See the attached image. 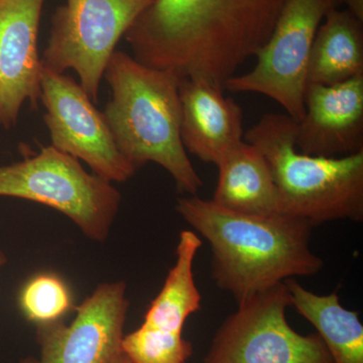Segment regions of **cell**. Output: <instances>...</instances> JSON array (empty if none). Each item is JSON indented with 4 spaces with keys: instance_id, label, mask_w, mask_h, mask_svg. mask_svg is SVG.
<instances>
[{
    "instance_id": "ac0fdd59",
    "label": "cell",
    "mask_w": 363,
    "mask_h": 363,
    "mask_svg": "<svg viewBox=\"0 0 363 363\" xmlns=\"http://www.w3.org/2000/svg\"><path fill=\"white\" fill-rule=\"evenodd\" d=\"M20 306L26 319L35 325L58 321L73 308L68 286L51 274H39L26 284Z\"/></svg>"
},
{
    "instance_id": "8992f818",
    "label": "cell",
    "mask_w": 363,
    "mask_h": 363,
    "mask_svg": "<svg viewBox=\"0 0 363 363\" xmlns=\"http://www.w3.org/2000/svg\"><path fill=\"white\" fill-rule=\"evenodd\" d=\"M154 0H67L52 16L42 62L58 73L74 70L95 104L117 43Z\"/></svg>"
},
{
    "instance_id": "2e32d148",
    "label": "cell",
    "mask_w": 363,
    "mask_h": 363,
    "mask_svg": "<svg viewBox=\"0 0 363 363\" xmlns=\"http://www.w3.org/2000/svg\"><path fill=\"white\" fill-rule=\"evenodd\" d=\"M363 76V23L332 7L318 28L308 67V85L330 86Z\"/></svg>"
},
{
    "instance_id": "4fadbf2b",
    "label": "cell",
    "mask_w": 363,
    "mask_h": 363,
    "mask_svg": "<svg viewBox=\"0 0 363 363\" xmlns=\"http://www.w3.org/2000/svg\"><path fill=\"white\" fill-rule=\"evenodd\" d=\"M295 142L298 152L309 156L363 152V76L335 85H308Z\"/></svg>"
},
{
    "instance_id": "9c48e42d",
    "label": "cell",
    "mask_w": 363,
    "mask_h": 363,
    "mask_svg": "<svg viewBox=\"0 0 363 363\" xmlns=\"http://www.w3.org/2000/svg\"><path fill=\"white\" fill-rule=\"evenodd\" d=\"M40 101L52 147L89 166L105 180L123 183L138 169L117 149L116 140L100 112L80 83L43 64Z\"/></svg>"
},
{
    "instance_id": "3957f363",
    "label": "cell",
    "mask_w": 363,
    "mask_h": 363,
    "mask_svg": "<svg viewBox=\"0 0 363 363\" xmlns=\"http://www.w3.org/2000/svg\"><path fill=\"white\" fill-rule=\"evenodd\" d=\"M104 77L111 88L104 116L121 155L138 169L156 162L180 192L196 195L203 182L182 142L180 80L121 51L112 54Z\"/></svg>"
},
{
    "instance_id": "5b68a950",
    "label": "cell",
    "mask_w": 363,
    "mask_h": 363,
    "mask_svg": "<svg viewBox=\"0 0 363 363\" xmlns=\"http://www.w3.org/2000/svg\"><path fill=\"white\" fill-rule=\"evenodd\" d=\"M0 196L51 207L97 242L108 238L121 203V192L111 182L88 173L78 159L52 145L0 166Z\"/></svg>"
},
{
    "instance_id": "8fae6325",
    "label": "cell",
    "mask_w": 363,
    "mask_h": 363,
    "mask_svg": "<svg viewBox=\"0 0 363 363\" xmlns=\"http://www.w3.org/2000/svg\"><path fill=\"white\" fill-rule=\"evenodd\" d=\"M128 303L124 281L104 283L76 308L70 325L61 320L37 325L40 358L20 363H113L123 355Z\"/></svg>"
},
{
    "instance_id": "ba28073f",
    "label": "cell",
    "mask_w": 363,
    "mask_h": 363,
    "mask_svg": "<svg viewBox=\"0 0 363 363\" xmlns=\"http://www.w3.org/2000/svg\"><path fill=\"white\" fill-rule=\"evenodd\" d=\"M341 0H286L271 37L257 54L252 71L234 75L224 89L259 93L278 102L289 116L305 114L308 67L315 35L325 16Z\"/></svg>"
},
{
    "instance_id": "e0dca14e",
    "label": "cell",
    "mask_w": 363,
    "mask_h": 363,
    "mask_svg": "<svg viewBox=\"0 0 363 363\" xmlns=\"http://www.w3.org/2000/svg\"><path fill=\"white\" fill-rule=\"evenodd\" d=\"M285 283L291 307L317 329L333 363H363V326L357 313L345 309L336 293L316 295L294 279Z\"/></svg>"
},
{
    "instance_id": "7a4b0ae2",
    "label": "cell",
    "mask_w": 363,
    "mask_h": 363,
    "mask_svg": "<svg viewBox=\"0 0 363 363\" xmlns=\"http://www.w3.org/2000/svg\"><path fill=\"white\" fill-rule=\"evenodd\" d=\"M176 208L209 241L215 283L238 302L323 267L310 248L313 226L304 219L238 213L196 195L180 198Z\"/></svg>"
},
{
    "instance_id": "30bf717a",
    "label": "cell",
    "mask_w": 363,
    "mask_h": 363,
    "mask_svg": "<svg viewBox=\"0 0 363 363\" xmlns=\"http://www.w3.org/2000/svg\"><path fill=\"white\" fill-rule=\"evenodd\" d=\"M202 241L191 230L179 236L177 259L161 292L138 330L123 336L121 347L131 363H186L192 345L183 338L186 320L201 306L193 264Z\"/></svg>"
},
{
    "instance_id": "277c9868",
    "label": "cell",
    "mask_w": 363,
    "mask_h": 363,
    "mask_svg": "<svg viewBox=\"0 0 363 363\" xmlns=\"http://www.w3.org/2000/svg\"><path fill=\"white\" fill-rule=\"evenodd\" d=\"M297 121L285 113H267L245 133L262 152L279 200L281 214L312 226L335 220H363V152L341 157L298 152Z\"/></svg>"
},
{
    "instance_id": "44dd1931",
    "label": "cell",
    "mask_w": 363,
    "mask_h": 363,
    "mask_svg": "<svg viewBox=\"0 0 363 363\" xmlns=\"http://www.w3.org/2000/svg\"><path fill=\"white\" fill-rule=\"evenodd\" d=\"M113 363H131V362H130V360L128 359V358L126 357L125 355H124V353H123V357L119 358V359H117L116 362H113Z\"/></svg>"
},
{
    "instance_id": "6da1fadb",
    "label": "cell",
    "mask_w": 363,
    "mask_h": 363,
    "mask_svg": "<svg viewBox=\"0 0 363 363\" xmlns=\"http://www.w3.org/2000/svg\"><path fill=\"white\" fill-rule=\"evenodd\" d=\"M286 2L154 0L124 37L143 65L224 89L269 39Z\"/></svg>"
},
{
    "instance_id": "52a82bcc",
    "label": "cell",
    "mask_w": 363,
    "mask_h": 363,
    "mask_svg": "<svg viewBox=\"0 0 363 363\" xmlns=\"http://www.w3.org/2000/svg\"><path fill=\"white\" fill-rule=\"evenodd\" d=\"M238 303L204 363H333L318 334L301 335L286 321L291 300L285 281Z\"/></svg>"
},
{
    "instance_id": "9a60e30c",
    "label": "cell",
    "mask_w": 363,
    "mask_h": 363,
    "mask_svg": "<svg viewBox=\"0 0 363 363\" xmlns=\"http://www.w3.org/2000/svg\"><path fill=\"white\" fill-rule=\"evenodd\" d=\"M213 201L238 213L281 214L276 184L266 157L247 142L238 143L222 157Z\"/></svg>"
},
{
    "instance_id": "ffe728a7",
    "label": "cell",
    "mask_w": 363,
    "mask_h": 363,
    "mask_svg": "<svg viewBox=\"0 0 363 363\" xmlns=\"http://www.w3.org/2000/svg\"><path fill=\"white\" fill-rule=\"evenodd\" d=\"M6 262L7 257L6 253H4V252H2L1 250H0V269H1V267L6 264Z\"/></svg>"
},
{
    "instance_id": "5bb4252c",
    "label": "cell",
    "mask_w": 363,
    "mask_h": 363,
    "mask_svg": "<svg viewBox=\"0 0 363 363\" xmlns=\"http://www.w3.org/2000/svg\"><path fill=\"white\" fill-rule=\"evenodd\" d=\"M223 90L201 79H183L179 86L184 147L215 164L243 138L242 109Z\"/></svg>"
},
{
    "instance_id": "d6986e66",
    "label": "cell",
    "mask_w": 363,
    "mask_h": 363,
    "mask_svg": "<svg viewBox=\"0 0 363 363\" xmlns=\"http://www.w3.org/2000/svg\"><path fill=\"white\" fill-rule=\"evenodd\" d=\"M347 6V11L363 23V0H341Z\"/></svg>"
},
{
    "instance_id": "7c38bea8",
    "label": "cell",
    "mask_w": 363,
    "mask_h": 363,
    "mask_svg": "<svg viewBox=\"0 0 363 363\" xmlns=\"http://www.w3.org/2000/svg\"><path fill=\"white\" fill-rule=\"evenodd\" d=\"M45 0H0V125L11 130L28 101L38 108L43 62L39 28Z\"/></svg>"
}]
</instances>
